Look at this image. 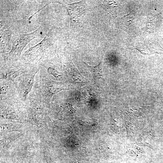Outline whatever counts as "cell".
Returning a JSON list of instances; mask_svg holds the SVG:
<instances>
[{"mask_svg": "<svg viewBox=\"0 0 163 163\" xmlns=\"http://www.w3.org/2000/svg\"><path fill=\"white\" fill-rule=\"evenodd\" d=\"M134 18V16L131 13L121 18L118 22L120 27L129 34H135L138 30L132 22Z\"/></svg>", "mask_w": 163, "mask_h": 163, "instance_id": "52a82bcc", "label": "cell"}, {"mask_svg": "<svg viewBox=\"0 0 163 163\" xmlns=\"http://www.w3.org/2000/svg\"><path fill=\"white\" fill-rule=\"evenodd\" d=\"M136 49L144 55H150L154 53H163V48L158 43H140Z\"/></svg>", "mask_w": 163, "mask_h": 163, "instance_id": "ba28073f", "label": "cell"}, {"mask_svg": "<svg viewBox=\"0 0 163 163\" xmlns=\"http://www.w3.org/2000/svg\"><path fill=\"white\" fill-rule=\"evenodd\" d=\"M26 102L33 120L40 121L45 119L46 112L44 106H46L40 92L34 86L28 94Z\"/></svg>", "mask_w": 163, "mask_h": 163, "instance_id": "277c9868", "label": "cell"}, {"mask_svg": "<svg viewBox=\"0 0 163 163\" xmlns=\"http://www.w3.org/2000/svg\"><path fill=\"white\" fill-rule=\"evenodd\" d=\"M83 62L90 71L95 83L98 84L101 82H104L106 83L104 76L102 60L98 65L95 66H90L85 62Z\"/></svg>", "mask_w": 163, "mask_h": 163, "instance_id": "9c48e42d", "label": "cell"}, {"mask_svg": "<svg viewBox=\"0 0 163 163\" xmlns=\"http://www.w3.org/2000/svg\"><path fill=\"white\" fill-rule=\"evenodd\" d=\"M23 102L19 98L5 101H0L1 116L6 118H17L22 115L20 106Z\"/></svg>", "mask_w": 163, "mask_h": 163, "instance_id": "5b68a950", "label": "cell"}, {"mask_svg": "<svg viewBox=\"0 0 163 163\" xmlns=\"http://www.w3.org/2000/svg\"><path fill=\"white\" fill-rule=\"evenodd\" d=\"M37 66L18 60L4 62L1 65L0 79L13 81L17 77L29 72Z\"/></svg>", "mask_w": 163, "mask_h": 163, "instance_id": "7a4b0ae2", "label": "cell"}, {"mask_svg": "<svg viewBox=\"0 0 163 163\" xmlns=\"http://www.w3.org/2000/svg\"><path fill=\"white\" fill-rule=\"evenodd\" d=\"M65 82L52 79L46 69L40 67L35 76L34 86L40 92L44 104L47 107L54 95L62 91L69 90Z\"/></svg>", "mask_w": 163, "mask_h": 163, "instance_id": "6da1fadb", "label": "cell"}, {"mask_svg": "<svg viewBox=\"0 0 163 163\" xmlns=\"http://www.w3.org/2000/svg\"><path fill=\"white\" fill-rule=\"evenodd\" d=\"M149 22H148L147 27L148 29H151L153 26V20L155 19V16L152 14H151V15H149Z\"/></svg>", "mask_w": 163, "mask_h": 163, "instance_id": "30bf717a", "label": "cell"}, {"mask_svg": "<svg viewBox=\"0 0 163 163\" xmlns=\"http://www.w3.org/2000/svg\"><path fill=\"white\" fill-rule=\"evenodd\" d=\"M0 101L19 98L18 91L13 81L0 80Z\"/></svg>", "mask_w": 163, "mask_h": 163, "instance_id": "8992f818", "label": "cell"}, {"mask_svg": "<svg viewBox=\"0 0 163 163\" xmlns=\"http://www.w3.org/2000/svg\"><path fill=\"white\" fill-rule=\"evenodd\" d=\"M40 69L37 66L28 72L23 74L14 79L13 82L18 91L20 100L26 102L35 82V76Z\"/></svg>", "mask_w": 163, "mask_h": 163, "instance_id": "3957f363", "label": "cell"}]
</instances>
